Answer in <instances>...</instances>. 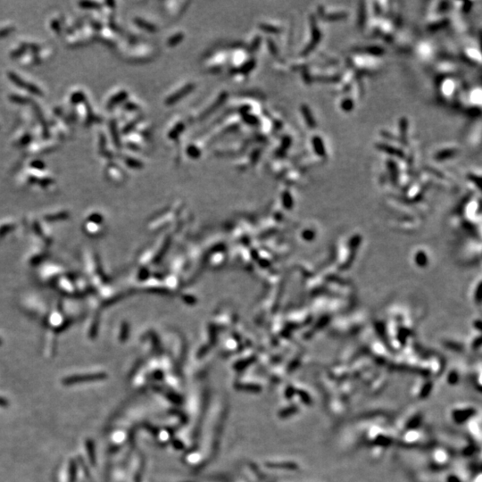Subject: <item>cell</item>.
I'll return each instance as SVG.
<instances>
[{
    "instance_id": "obj_1",
    "label": "cell",
    "mask_w": 482,
    "mask_h": 482,
    "mask_svg": "<svg viewBox=\"0 0 482 482\" xmlns=\"http://www.w3.org/2000/svg\"><path fill=\"white\" fill-rule=\"evenodd\" d=\"M104 378H105V375L102 374V373H100V374L73 375L71 377L65 378L63 380V384L70 386V385L77 384V383H82V382L103 380Z\"/></svg>"
},
{
    "instance_id": "obj_2",
    "label": "cell",
    "mask_w": 482,
    "mask_h": 482,
    "mask_svg": "<svg viewBox=\"0 0 482 482\" xmlns=\"http://www.w3.org/2000/svg\"><path fill=\"white\" fill-rule=\"evenodd\" d=\"M194 88H195V85L193 83L187 84L183 88H180L178 91H176V93L170 95L166 98V105H173L178 101H180V99L186 97L189 93L191 92L194 89Z\"/></svg>"
},
{
    "instance_id": "obj_3",
    "label": "cell",
    "mask_w": 482,
    "mask_h": 482,
    "mask_svg": "<svg viewBox=\"0 0 482 482\" xmlns=\"http://www.w3.org/2000/svg\"><path fill=\"white\" fill-rule=\"evenodd\" d=\"M473 414H474V410L473 409L457 410V411L454 412L453 416L454 420L456 421V423L462 424L466 420L469 419L472 415H473Z\"/></svg>"
},
{
    "instance_id": "obj_4",
    "label": "cell",
    "mask_w": 482,
    "mask_h": 482,
    "mask_svg": "<svg viewBox=\"0 0 482 482\" xmlns=\"http://www.w3.org/2000/svg\"><path fill=\"white\" fill-rule=\"evenodd\" d=\"M183 131H184V124L182 122H179L175 124L172 130L168 133V136L170 140H176L180 135V133L183 132Z\"/></svg>"
},
{
    "instance_id": "obj_5",
    "label": "cell",
    "mask_w": 482,
    "mask_h": 482,
    "mask_svg": "<svg viewBox=\"0 0 482 482\" xmlns=\"http://www.w3.org/2000/svg\"><path fill=\"white\" fill-rule=\"evenodd\" d=\"M136 24L139 25L140 27L142 28H144V29H146L147 31L149 32H156L157 30V27L156 25H152L150 23H147V22H145L144 20L142 19H136Z\"/></svg>"
},
{
    "instance_id": "obj_6",
    "label": "cell",
    "mask_w": 482,
    "mask_h": 482,
    "mask_svg": "<svg viewBox=\"0 0 482 482\" xmlns=\"http://www.w3.org/2000/svg\"><path fill=\"white\" fill-rule=\"evenodd\" d=\"M86 448H87V452H88V459L90 460L92 465H94V463H95V452H94V445H93L91 440H89V439L87 440Z\"/></svg>"
},
{
    "instance_id": "obj_7",
    "label": "cell",
    "mask_w": 482,
    "mask_h": 482,
    "mask_svg": "<svg viewBox=\"0 0 482 482\" xmlns=\"http://www.w3.org/2000/svg\"><path fill=\"white\" fill-rule=\"evenodd\" d=\"M183 38H184L183 33H177L167 40V45L170 47H174L176 45L179 44Z\"/></svg>"
},
{
    "instance_id": "obj_8",
    "label": "cell",
    "mask_w": 482,
    "mask_h": 482,
    "mask_svg": "<svg viewBox=\"0 0 482 482\" xmlns=\"http://www.w3.org/2000/svg\"><path fill=\"white\" fill-rule=\"evenodd\" d=\"M70 475H69V482H76V476H77V465L74 461H71L70 463Z\"/></svg>"
},
{
    "instance_id": "obj_9",
    "label": "cell",
    "mask_w": 482,
    "mask_h": 482,
    "mask_svg": "<svg viewBox=\"0 0 482 482\" xmlns=\"http://www.w3.org/2000/svg\"><path fill=\"white\" fill-rule=\"evenodd\" d=\"M187 153L190 156H192V158H198V156L201 155V151L198 146L195 145H190L187 148Z\"/></svg>"
},
{
    "instance_id": "obj_10",
    "label": "cell",
    "mask_w": 482,
    "mask_h": 482,
    "mask_svg": "<svg viewBox=\"0 0 482 482\" xmlns=\"http://www.w3.org/2000/svg\"><path fill=\"white\" fill-rule=\"evenodd\" d=\"M8 404H9V403H8L7 400L5 399V398H3V397H0V406L6 407Z\"/></svg>"
},
{
    "instance_id": "obj_11",
    "label": "cell",
    "mask_w": 482,
    "mask_h": 482,
    "mask_svg": "<svg viewBox=\"0 0 482 482\" xmlns=\"http://www.w3.org/2000/svg\"><path fill=\"white\" fill-rule=\"evenodd\" d=\"M448 482H460V481L458 480V478L453 477V476H451V477H449V479H448Z\"/></svg>"
}]
</instances>
